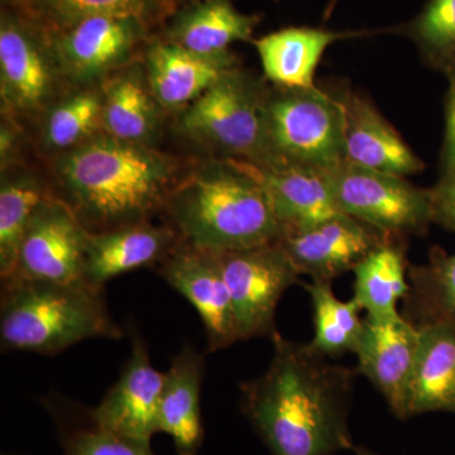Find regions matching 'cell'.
Listing matches in <instances>:
<instances>
[{
	"instance_id": "obj_1",
	"label": "cell",
	"mask_w": 455,
	"mask_h": 455,
	"mask_svg": "<svg viewBox=\"0 0 455 455\" xmlns=\"http://www.w3.org/2000/svg\"><path fill=\"white\" fill-rule=\"evenodd\" d=\"M268 370L243 383L242 411L271 455H338L355 447L348 427L355 371L280 333Z\"/></svg>"
},
{
	"instance_id": "obj_2",
	"label": "cell",
	"mask_w": 455,
	"mask_h": 455,
	"mask_svg": "<svg viewBox=\"0 0 455 455\" xmlns=\"http://www.w3.org/2000/svg\"><path fill=\"white\" fill-rule=\"evenodd\" d=\"M47 164L51 194L89 233L151 221L184 172L179 158L106 133Z\"/></svg>"
},
{
	"instance_id": "obj_3",
	"label": "cell",
	"mask_w": 455,
	"mask_h": 455,
	"mask_svg": "<svg viewBox=\"0 0 455 455\" xmlns=\"http://www.w3.org/2000/svg\"><path fill=\"white\" fill-rule=\"evenodd\" d=\"M161 215L182 242L211 252L275 243L283 235L265 188L235 160L199 158L180 176Z\"/></svg>"
},
{
	"instance_id": "obj_4",
	"label": "cell",
	"mask_w": 455,
	"mask_h": 455,
	"mask_svg": "<svg viewBox=\"0 0 455 455\" xmlns=\"http://www.w3.org/2000/svg\"><path fill=\"white\" fill-rule=\"evenodd\" d=\"M124 335L108 309L104 290L88 283L2 281L0 346L59 355L83 340Z\"/></svg>"
},
{
	"instance_id": "obj_5",
	"label": "cell",
	"mask_w": 455,
	"mask_h": 455,
	"mask_svg": "<svg viewBox=\"0 0 455 455\" xmlns=\"http://www.w3.org/2000/svg\"><path fill=\"white\" fill-rule=\"evenodd\" d=\"M267 80L241 66L228 71L194 103L175 114L173 131L203 157L278 166L265 124Z\"/></svg>"
},
{
	"instance_id": "obj_6",
	"label": "cell",
	"mask_w": 455,
	"mask_h": 455,
	"mask_svg": "<svg viewBox=\"0 0 455 455\" xmlns=\"http://www.w3.org/2000/svg\"><path fill=\"white\" fill-rule=\"evenodd\" d=\"M71 89L57 62L49 33L17 9L0 16L2 114L35 128Z\"/></svg>"
},
{
	"instance_id": "obj_7",
	"label": "cell",
	"mask_w": 455,
	"mask_h": 455,
	"mask_svg": "<svg viewBox=\"0 0 455 455\" xmlns=\"http://www.w3.org/2000/svg\"><path fill=\"white\" fill-rule=\"evenodd\" d=\"M263 113L278 164L325 171L343 163L344 109L339 98L316 86L268 85Z\"/></svg>"
},
{
	"instance_id": "obj_8",
	"label": "cell",
	"mask_w": 455,
	"mask_h": 455,
	"mask_svg": "<svg viewBox=\"0 0 455 455\" xmlns=\"http://www.w3.org/2000/svg\"><path fill=\"white\" fill-rule=\"evenodd\" d=\"M325 175L339 212L382 235L403 241L434 223L430 188L415 187L403 176L346 163Z\"/></svg>"
},
{
	"instance_id": "obj_9",
	"label": "cell",
	"mask_w": 455,
	"mask_h": 455,
	"mask_svg": "<svg viewBox=\"0 0 455 455\" xmlns=\"http://www.w3.org/2000/svg\"><path fill=\"white\" fill-rule=\"evenodd\" d=\"M154 27L132 17L99 16L47 32L71 88L99 85L142 57Z\"/></svg>"
},
{
	"instance_id": "obj_10",
	"label": "cell",
	"mask_w": 455,
	"mask_h": 455,
	"mask_svg": "<svg viewBox=\"0 0 455 455\" xmlns=\"http://www.w3.org/2000/svg\"><path fill=\"white\" fill-rule=\"evenodd\" d=\"M229 289L241 340L274 338L275 315L283 293L299 283L300 272L277 242L217 252Z\"/></svg>"
},
{
	"instance_id": "obj_11",
	"label": "cell",
	"mask_w": 455,
	"mask_h": 455,
	"mask_svg": "<svg viewBox=\"0 0 455 455\" xmlns=\"http://www.w3.org/2000/svg\"><path fill=\"white\" fill-rule=\"evenodd\" d=\"M88 235V230L64 203L52 196L46 197L27 227L16 268L7 280L85 283Z\"/></svg>"
},
{
	"instance_id": "obj_12",
	"label": "cell",
	"mask_w": 455,
	"mask_h": 455,
	"mask_svg": "<svg viewBox=\"0 0 455 455\" xmlns=\"http://www.w3.org/2000/svg\"><path fill=\"white\" fill-rule=\"evenodd\" d=\"M161 277L197 311L212 352L241 340L235 309L217 252L199 250L180 241L157 266Z\"/></svg>"
},
{
	"instance_id": "obj_13",
	"label": "cell",
	"mask_w": 455,
	"mask_h": 455,
	"mask_svg": "<svg viewBox=\"0 0 455 455\" xmlns=\"http://www.w3.org/2000/svg\"><path fill=\"white\" fill-rule=\"evenodd\" d=\"M164 373L152 366L145 339L132 333L131 357L98 406L92 407L104 427L123 438L151 448L158 433V410Z\"/></svg>"
},
{
	"instance_id": "obj_14",
	"label": "cell",
	"mask_w": 455,
	"mask_h": 455,
	"mask_svg": "<svg viewBox=\"0 0 455 455\" xmlns=\"http://www.w3.org/2000/svg\"><path fill=\"white\" fill-rule=\"evenodd\" d=\"M388 239L396 238L382 235L349 215L339 214L307 229L283 233L277 243L300 275L331 283L353 271L371 251Z\"/></svg>"
},
{
	"instance_id": "obj_15",
	"label": "cell",
	"mask_w": 455,
	"mask_h": 455,
	"mask_svg": "<svg viewBox=\"0 0 455 455\" xmlns=\"http://www.w3.org/2000/svg\"><path fill=\"white\" fill-rule=\"evenodd\" d=\"M421 331L405 316H368L355 355L363 374L385 397L398 419H406V397Z\"/></svg>"
},
{
	"instance_id": "obj_16",
	"label": "cell",
	"mask_w": 455,
	"mask_h": 455,
	"mask_svg": "<svg viewBox=\"0 0 455 455\" xmlns=\"http://www.w3.org/2000/svg\"><path fill=\"white\" fill-rule=\"evenodd\" d=\"M142 61L152 92L164 113L172 116L239 66L232 51L217 56L197 55L163 37L149 38Z\"/></svg>"
},
{
	"instance_id": "obj_17",
	"label": "cell",
	"mask_w": 455,
	"mask_h": 455,
	"mask_svg": "<svg viewBox=\"0 0 455 455\" xmlns=\"http://www.w3.org/2000/svg\"><path fill=\"white\" fill-rule=\"evenodd\" d=\"M338 98L344 109L343 163L403 178L423 172V160L370 100L352 92Z\"/></svg>"
},
{
	"instance_id": "obj_18",
	"label": "cell",
	"mask_w": 455,
	"mask_h": 455,
	"mask_svg": "<svg viewBox=\"0 0 455 455\" xmlns=\"http://www.w3.org/2000/svg\"><path fill=\"white\" fill-rule=\"evenodd\" d=\"M181 241L169 224L151 221L89 233L84 259V281L104 290L113 278L134 269L157 267Z\"/></svg>"
},
{
	"instance_id": "obj_19",
	"label": "cell",
	"mask_w": 455,
	"mask_h": 455,
	"mask_svg": "<svg viewBox=\"0 0 455 455\" xmlns=\"http://www.w3.org/2000/svg\"><path fill=\"white\" fill-rule=\"evenodd\" d=\"M103 92V133L132 145L156 147L167 114L158 103L142 57L108 76Z\"/></svg>"
},
{
	"instance_id": "obj_20",
	"label": "cell",
	"mask_w": 455,
	"mask_h": 455,
	"mask_svg": "<svg viewBox=\"0 0 455 455\" xmlns=\"http://www.w3.org/2000/svg\"><path fill=\"white\" fill-rule=\"evenodd\" d=\"M238 163L265 188L283 233L307 229L343 214L331 196L326 170L290 164L260 167Z\"/></svg>"
},
{
	"instance_id": "obj_21",
	"label": "cell",
	"mask_w": 455,
	"mask_h": 455,
	"mask_svg": "<svg viewBox=\"0 0 455 455\" xmlns=\"http://www.w3.org/2000/svg\"><path fill=\"white\" fill-rule=\"evenodd\" d=\"M259 20L239 12L232 0H196L164 20L160 37L197 55L217 56L229 52L235 42L253 41Z\"/></svg>"
},
{
	"instance_id": "obj_22",
	"label": "cell",
	"mask_w": 455,
	"mask_h": 455,
	"mask_svg": "<svg viewBox=\"0 0 455 455\" xmlns=\"http://www.w3.org/2000/svg\"><path fill=\"white\" fill-rule=\"evenodd\" d=\"M205 361L202 353L184 346L164 372L158 410V433L172 439L178 455H197L204 442L202 386Z\"/></svg>"
},
{
	"instance_id": "obj_23",
	"label": "cell",
	"mask_w": 455,
	"mask_h": 455,
	"mask_svg": "<svg viewBox=\"0 0 455 455\" xmlns=\"http://www.w3.org/2000/svg\"><path fill=\"white\" fill-rule=\"evenodd\" d=\"M370 32L329 31L313 27H289L253 40L265 79L283 89L315 88L314 77L326 49L346 38Z\"/></svg>"
},
{
	"instance_id": "obj_24",
	"label": "cell",
	"mask_w": 455,
	"mask_h": 455,
	"mask_svg": "<svg viewBox=\"0 0 455 455\" xmlns=\"http://www.w3.org/2000/svg\"><path fill=\"white\" fill-rule=\"evenodd\" d=\"M420 347L407 388L406 419L427 412L455 414V325L419 326Z\"/></svg>"
},
{
	"instance_id": "obj_25",
	"label": "cell",
	"mask_w": 455,
	"mask_h": 455,
	"mask_svg": "<svg viewBox=\"0 0 455 455\" xmlns=\"http://www.w3.org/2000/svg\"><path fill=\"white\" fill-rule=\"evenodd\" d=\"M36 152L50 161L103 133L101 85L75 86L33 128Z\"/></svg>"
},
{
	"instance_id": "obj_26",
	"label": "cell",
	"mask_w": 455,
	"mask_h": 455,
	"mask_svg": "<svg viewBox=\"0 0 455 455\" xmlns=\"http://www.w3.org/2000/svg\"><path fill=\"white\" fill-rule=\"evenodd\" d=\"M51 194L49 176L28 163L2 170L0 179V277L12 276L20 242L40 204Z\"/></svg>"
},
{
	"instance_id": "obj_27",
	"label": "cell",
	"mask_w": 455,
	"mask_h": 455,
	"mask_svg": "<svg viewBox=\"0 0 455 455\" xmlns=\"http://www.w3.org/2000/svg\"><path fill=\"white\" fill-rule=\"evenodd\" d=\"M41 405L52 420L64 455H155L151 448L104 427L92 407L59 394L42 397Z\"/></svg>"
},
{
	"instance_id": "obj_28",
	"label": "cell",
	"mask_w": 455,
	"mask_h": 455,
	"mask_svg": "<svg viewBox=\"0 0 455 455\" xmlns=\"http://www.w3.org/2000/svg\"><path fill=\"white\" fill-rule=\"evenodd\" d=\"M17 9L44 31L53 32L99 16L137 18L157 27L178 9L172 0H20Z\"/></svg>"
},
{
	"instance_id": "obj_29",
	"label": "cell",
	"mask_w": 455,
	"mask_h": 455,
	"mask_svg": "<svg viewBox=\"0 0 455 455\" xmlns=\"http://www.w3.org/2000/svg\"><path fill=\"white\" fill-rule=\"evenodd\" d=\"M403 241L388 239L355 266V299L368 316L398 315L397 304L410 291Z\"/></svg>"
},
{
	"instance_id": "obj_30",
	"label": "cell",
	"mask_w": 455,
	"mask_h": 455,
	"mask_svg": "<svg viewBox=\"0 0 455 455\" xmlns=\"http://www.w3.org/2000/svg\"><path fill=\"white\" fill-rule=\"evenodd\" d=\"M409 277L406 319L416 326L455 325V253L431 251L427 265L410 267Z\"/></svg>"
},
{
	"instance_id": "obj_31",
	"label": "cell",
	"mask_w": 455,
	"mask_h": 455,
	"mask_svg": "<svg viewBox=\"0 0 455 455\" xmlns=\"http://www.w3.org/2000/svg\"><path fill=\"white\" fill-rule=\"evenodd\" d=\"M314 310V338L311 348L324 357L355 353L363 331L364 320L361 319L359 307L355 299L341 301L334 295L331 283L313 280L305 284Z\"/></svg>"
},
{
	"instance_id": "obj_32",
	"label": "cell",
	"mask_w": 455,
	"mask_h": 455,
	"mask_svg": "<svg viewBox=\"0 0 455 455\" xmlns=\"http://www.w3.org/2000/svg\"><path fill=\"white\" fill-rule=\"evenodd\" d=\"M396 32L414 42L429 68L448 80L455 77V0H427L420 13Z\"/></svg>"
},
{
	"instance_id": "obj_33",
	"label": "cell",
	"mask_w": 455,
	"mask_h": 455,
	"mask_svg": "<svg viewBox=\"0 0 455 455\" xmlns=\"http://www.w3.org/2000/svg\"><path fill=\"white\" fill-rule=\"evenodd\" d=\"M33 143L28 128L12 116L2 114L0 123V169L5 170L14 164L27 163L25 149L27 143Z\"/></svg>"
},
{
	"instance_id": "obj_34",
	"label": "cell",
	"mask_w": 455,
	"mask_h": 455,
	"mask_svg": "<svg viewBox=\"0 0 455 455\" xmlns=\"http://www.w3.org/2000/svg\"><path fill=\"white\" fill-rule=\"evenodd\" d=\"M431 191L433 221L455 233V167L442 171Z\"/></svg>"
},
{
	"instance_id": "obj_35",
	"label": "cell",
	"mask_w": 455,
	"mask_h": 455,
	"mask_svg": "<svg viewBox=\"0 0 455 455\" xmlns=\"http://www.w3.org/2000/svg\"><path fill=\"white\" fill-rule=\"evenodd\" d=\"M449 89L445 97V127L440 152V170L455 167V77L448 80Z\"/></svg>"
},
{
	"instance_id": "obj_36",
	"label": "cell",
	"mask_w": 455,
	"mask_h": 455,
	"mask_svg": "<svg viewBox=\"0 0 455 455\" xmlns=\"http://www.w3.org/2000/svg\"><path fill=\"white\" fill-rule=\"evenodd\" d=\"M353 453L355 455H382L379 453H376V451H371L366 447H362V445L355 444L352 449Z\"/></svg>"
},
{
	"instance_id": "obj_37",
	"label": "cell",
	"mask_w": 455,
	"mask_h": 455,
	"mask_svg": "<svg viewBox=\"0 0 455 455\" xmlns=\"http://www.w3.org/2000/svg\"><path fill=\"white\" fill-rule=\"evenodd\" d=\"M176 5L179 4H188V3L196 2V0H172Z\"/></svg>"
},
{
	"instance_id": "obj_38",
	"label": "cell",
	"mask_w": 455,
	"mask_h": 455,
	"mask_svg": "<svg viewBox=\"0 0 455 455\" xmlns=\"http://www.w3.org/2000/svg\"><path fill=\"white\" fill-rule=\"evenodd\" d=\"M2 455H20V454H9V453H5V454H2Z\"/></svg>"
}]
</instances>
